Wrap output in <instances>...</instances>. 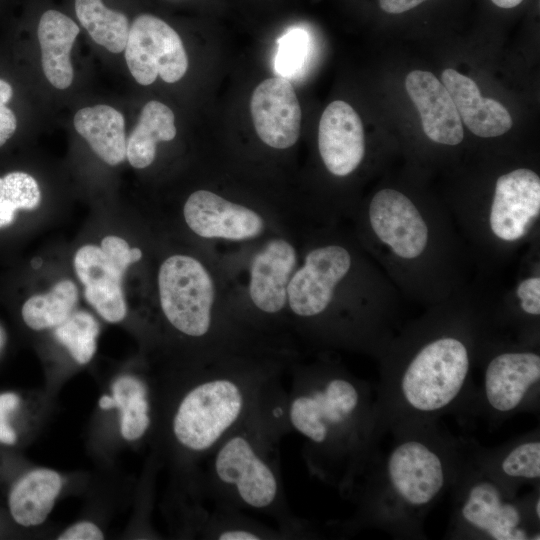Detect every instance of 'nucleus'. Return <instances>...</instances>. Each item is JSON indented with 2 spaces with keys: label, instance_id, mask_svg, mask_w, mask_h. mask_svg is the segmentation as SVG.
Masks as SVG:
<instances>
[{
  "label": "nucleus",
  "instance_id": "2",
  "mask_svg": "<svg viewBox=\"0 0 540 540\" xmlns=\"http://www.w3.org/2000/svg\"><path fill=\"white\" fill-rule=\"evenodd\" d=\"M388 433L392 444L386 453L378 445L348 495L357 508L347 529L372 526L419 538L428 512L456 483L471 445L442 430L438 421Z\"/></svg>",
  "mask_w": 540,
  "mask_h": 540
},
{
  "label": "nucleus",
  "instance_id": "4",
  "mask_svg": "<svg viewBox=\"0 0 540 540\" xmlns=\"http://www.w3.org/2000/svg\"><path fill=\"white\" fill-rule=\"evenodd\" d=\"M285 399L282 387L211 450L206 491L215 502L270 517L288 539H305L315 533L289 507L281 475L279 445L290 432Z\"/></svg>",
  "mask_w": 540,
  "mask_h": 540
},
{
  "label": "nucleus",
  "instance_id": "24",
  "mask_svg": "<svg viewBox=\"0 0 540 540\" xmlns=\"http://www.w3.org/2000/svg\"><path fill=\"white\" fill-rule=\"evenodd\" d=\"M77 300L76 285L71 280H61L47 293L26 300L21 315L25 324L33 330L55 328L73 313Z\"/></svg>",
  "mask_w": 540,
  "mask_h": 540
},
{
  "label": "nucleus",
  "instance_id": "6",
  "mask_svg": "<svg viewBox=\"0 0 540 540\" xmlns=\"http://www.w3.org/2000/svg\"><path fill=\"white\" fill-rule=\"evenodd\" d=\"M349 251L336 244L311 249L287 287V325L317 337L337 285L350 271Z\"/></svg>",
  "mask_w": 540,
  "mask_h": 540
},
{
  "label": "nucleus",
  "instance_id": "35",
  "mask_svg": "<svg viewBox=\"0 0 540 540\" xmlns=\"http://www.w3.org/2000/svg\"><path fill=\"white\" fill-rule=\"evenodd\" d=\"M496 6L500 8H513L519 5L523 0H491Z\"/></svg>",
  "mask_w": 540,
  "mask_h": 540
},
{
  "label": "nucleus",
  "instance_id": "36",
  "mask_svg": "<svg viewBox=\"0 0 540 540\" xmlns=\"http://www.w3.org/2000/svg\"><path fill=\"white\" fill-rule=\"evenodd\" d=\"M99 406L102 409H111L114 408V401L112 396L104 395L99 400Z\"/></svg>",
  "mask_w": 540,
  "mask_h": 540
},
{
  "label": "nucleus",
  "instance_id": "27",
  "mask_svg": "<svg viewBox=\"0 0 540 540\" xmlns=\"http://www.w3.org/2000/svg\"><path fill=\"white\" fill-rule=\"evenodd\" d=\"M40 200L38 183L30 174L16 171L0 178V228L14 221L17 210H33Z\"/></svg>",
  "mask_w": 540,
  "mask_h": 540
},
{
  "label": "nucleus",
  "instance_id": "9",
  "mask_svg": "<svg viewBox=\"0 0 540 540\" xmlns=\"http://www.w3.org/2000/svg\"><path fill=\"white\" fill-rule=\"evenodd\" d=\"M124 50L128 69L141 85L152 84L158 76L166 83H175L188 68L180 36L165 21L151 14L134 19Z\"/></svg>",
  "mask_w": 540,
  "mask_h": 540
},
{
  "label": "nucleus",
  "instance_id": "19",
  "mask_svg": "<svg viewBox=\"0 0 540 540\" xmlns=\"http://www.w3.org/2000/svg\"><path fill=\"white\" fill-rule=\"evenodd\" d=\"M79 31L76 23L59 11L48 10L40 18L42 68L47 80L57 89H66L73 81L70 52Z\"/></svg>",
  "mask_w": 540,
  "mask_h": 540
},
{
  "label": "nucleus",
  "instance_id": "30",
  "mask_svg": "<svg viewBox=\"0 0 540 540\" xmlns=\"http://www.w3.org/2000/svg\"><path fill=\"white\" fill-rule=\"evenodd\" d=\"M13 96L11 85L0 79V147L12 137L17 128L14 112L6 106Z\"/></svg>",
  "mask_w": 540,
  "mask_h": 540
},
{
  "label": "nucleus",
  "instance_id": "25",
  "mask_svg": "<svg viewBox=\"0 0 540 540\" xmlns=\"http://www.w3.org/2000/svg\"><path fill=\"white\" fill-rule=\"evenodd\" d=\"M75 11L97 44L112 53L125 49L130 27L123 13L107 8L102 0H75Z\"/></svg>",
  "mask_w": 540,
  "mask_h": 540
},
{
  "label": "nucleus",
  "instance_id": "17",
  "mask_svg": "<svg viewBox=\"0 0 540 540\" xmlns=\"http://www.w3.org/2000/svg\"><path fill=\"white\" fill-rule=\"evenodd\" d=\"M462 123L476 136L497 137L512 127V118L498 101L482 97L477 84L452 68L441 75Z\"/></svg>",
  "mask_w": 540,
  "mask_h": 540
},
{
  "label": "nucleus",
  "instance_id": "28",
  "mask_svg": "<svg viewBox=\"0 0 540 540\" xmlns=\"http://www.w3.org/2000/svg\"><path fill=\"white\" fill-rule=\"evenodd\" d=\"M274 67L280 77L294 79L299 76L310 54V36L301 27H291L278 40Z\"/></svg>",
  "mask_w": 540,
  "mask_h": 540
},
{
  "label": "nucleus",
  "instance_id": "21",
  "mask_svg": "<svg viewBox=\"0 0 540 540\" xmlns=\"http://www.w3.org/2000/svg\"><path fill=\"white\" fill-rule=\"evenodd\" d=\"M61 487L62 479L54 470L36 469L27 473L10 491L11 516L24 527L40 525L51 512Z\"/></svg>",
  "mask_w": 540,
  "mask_h": 540
},
{
  "label": "nucleus",
  "instance_id": "23",
  "mask_svg": "<svg viewBox=\"0 0 540 540\" xmlns=\"http://www.w3.org/2000/svg\"><path fill=\"white\" fill-rule=\"evenodd\" d=\"M149 389L135 376H122L112 385L114 408L120 410V431L128 440L142 438L151 424Z\"/></svg>",
  "mask_w": 540,
  "mask_h": 540
},
{
  "label": "nucleus",
  "instance_id": "15",
  "mask_svg": "<svg viewBox=\"0 0 540 540\" xmlns=\"http://www.w3.org/2000/svg\"><path fill=\"white\" fill-rule=\"evenodd\" d=\"M405 87L430 140L452 146L463 140L462 121L452 97L435 75L413 70L406 77Z\"/></svg>",
  "mask_w": 540,
  "mask_h": 540
},
{
  "label": "nucleus",
  "instance_id": "5",
  "mask_svg": "<svg viewBox=\"0 0 540 540\" xmlns=\"http://www.w3.org/2000/svg\"><path fill=\"white\" fill-rule=\"evenodd\" d=\"M451 491L454 538L539 539V492L529 499L518 498L477 462L473 446Z\"/></svg>",
  "mask_w": 540,
  "mask_h": 540
},
{
  "label": "nucleus",
  "instance_id": "32",
  "mask_svg": "<svg viewBox=\"0 0 540 540\" xmlns=\"http://www.w3.org/2000/svg\"><path fill=\"white\" fill-rule=\"evenodd\" d=\"M19 404V397L12 392L0 394V442L12 445L17 436L14 429L8 423V414Z\"/></svg>",
  "mask_w": 540,
  "mask_h": 540
},
{
  "label": "nucleus",
  "instance_id": "34",
  "mask_svg": "<svg viewBox=\"0 0 540 540\" xmlns=\"http://www.w3.org/2000/svg\"><path fill=\"white\" fill-rule=\"evenodd\" d=\"M426 0H379L381 9L390 14L408 11Z\"/></svg>",
  "mask_w": 540,
  "mask_h": 540
},
{
  "label": "nucleus",
  "instance_id": "33",
  "mask_svg": "<svg viewBox=\"0 0 540 540\" xmlns=\"http://www.w3.org/2000/svg\"><path fill=\"white\" fill-rule=\"evenodd\" d=\"M103 538L100 528L88 521L76 523L58 536L59 540H100Z\"/></svg>",
  "mask_w": 540,
  "mask_h": 540
},
{
  "label": "nucleus",
  "instance_id": "1",
  "mask_svg": "<svg viewBox=\"0 0 540 540\" xmlns=\"http://www.w3.org/2000/svg\"><path fill=\"white\" fill-rule=\"evenodd\" d=\"M289 368L288 428L303 439L308 471L348 496L381 439L376 392L334 364L293 362Z\"/></svg>",
  "mask_w": 540,
  "mask_h": 540
},
{
  "label": "nucleus",
  "instance_id": "20",
  "mask_svg": "<svg viewBox=\"0 0 540 540\" xmlns=\"http://www.w3.org/2000/svg\"><path fill=\"white\" fill-rule=\"evenodd\" d=\"M74 127L105 163L115 166L126 158L125 120L115 108H82L74 116Z\"/></svg>",
  "mask_w": 540,
  "mask_h": 540
},
{
  "label": "nucleus",
  "instance_id": "31",
  "mask_svg": "<svg viewBox=\"0 0 540 540\" xmlns=\"http://www.w3.org/2000/svg\"><path fill=\"white\" fill-rule=\"evenodd\" d=\"M517 297L521 309L532 316L540 314V278L531 277L523 280L517 287Z\"/></svg>",
  "mask_w": 540,
  "mask_h": 540
},
{
  "label": "nucleus",
  "instance_id": "18",
  "mask_svg": "<svg viewBox=\"0 0 540 540\" xmlns=\"http://www.w3.org/2000/svg\"><path fill=\"white\" fill-rule=\"evenodd\" d=\"M477 462L512 493L540 479V439L532 433L495 450L473 447Z\"/></svg>",
  "mask_w": 540,
  "mask_h": 540
},
{
  "label": "nucleus",
  "instance_id": "3",
  "mask_svg": "<svg viewBox=\"0 0 540 540\" xmlns=\"http://www.w3.org/2000/svg\"><path fill=\"white\" fill-rule=\"evenodd\" d=\"M194 379L178 400L171 434L194 459L211 450L283 387L294 362L284 350L258 349L201 357Z\"/></svg>",
  "mask_w": 540,
  "mask_h": 540
},
{
  "label": "nucleus",
  "instance_id": "10",
  "mask_svg": "<svg viewBox=\"0 0 540 540\" xmlns=\"http://www.w3.org/2000/svg\"><path fill=\"white\" fill-rule=\"evenodd\" d=\"M183 215L190 230L204 239L250 241L262 236L267 227L260 212L203 189L190 194Z\"/></svg>",
  "mask_w": 540,
  "mask_h": 540
},
{
  "label": "nucleus",
  "instance_id": "22",
  "mask_svg": "<svg viewBox=\"0 0 540 540\" xmlns=\"http://www.w3.org/2000/svg\"><path fill=\"white\" fill-rule=\"evenodd\" d=\"M176 133L172 110L151 100L142 108L139 121L126 140V158L132 167L146 168L155 159L157 144L173 140Z\"/></svg>",
  "mask_w": 540,
  "mask_h": 540
},
{
  "label": "nucleus",
  "instance_id": "26",
  "mask_svg": "<svg viewBox=\"0 0 540 540\" xmlns=\"http://www.w3.org/2000/svg\"><path fill=\"white\" fill-rule=\"evenodd\" d=\"M99 330L98 322L90 313L73 311L62 324L55 327V337L68 349L74 360L86 364L96 352Z\"/></svg>",
  "mask_w": 540,
  "mask_h": 540
},
{
  "label": "nucleus",
  "instance_id": "14",
  "mask_svg": "<svg viewBox=\"0 0 540 540\" xmlns=\"http://www.w3.org/2000/svg\"><path fill=\"white\" fill-rule=\"evenodd\" d=\"M318 149L327 170L335 176L351 174L365 154L362 121L351 105L331 102L323 111L318 127Z\"/></svg>",
  "mask_w": 540,
  "mask_h": 540
},
{
  "label": "nucleus",
  "instance_id": "7",
  "mask_svg": "<svg viewBox=\"0 0 540 540\" xmlns=\"http://www.w3.org/2000/svg\"><path fill=\"white\" fill-rule=\"evenodd\" d=\"M297 267V250L284 237L266 240L252 256L247 286L252 312L248 323L255 331L271 336L287 325V287Z\"/></svg>",
  "mask_w": 540,
  "mask_h": 540
},
{
  "label": "nucleus",
  "instance_id": "13",
  "mask_svg": "<svg viewBox=\"0 0 540 540\" xmlns=\"http://www.w3.org/2000/svg\"><path fill=\"white\" fill-rule=\"evenodd\" d=\"M540 212V178L520 168L496 181L489 222L492 232L504 241L522 238Z\"/></svg>",
  "mask_w": 540,
  "mask_h": 540
},
{
  "label": "nucleus",
  "instance_id": "16",
  "mask_svg": "<svg viewBox=\"0 0 540 540\" xmlns=\"http://www.w3.org/2000/svg\"><path fill=\"white\" fill-rule=\"evenodd\" d=\"M74 268L87 302L106 321L120 322L127 313L120 272L100 247L84 245L74 255Z\"/></svg>",
  "mask_w": 540,
  "mask_h": 540
},
{
  "label": "nucleus",
  "instance_id": "12",
  "mask_svg": "<svg viewBox=\"0 0 540 540\" xmlns=\"http://www.w3.org/2000/svg\"><path fill=\"white\" fill-rule=\"evenodd\" d=\"M250 111L259 138L269 147L287 149L300 135L302 113L291 82L268 78L252 93Z\"/></svg>",
  "mask_w": 540,
  "mask_h": 540
},
{
  "label": "nucleus",
  "instance_id": "29",
  "mask_svg": "<svg viewBox=\"0 0 540 540\" xmlns=\"http://www.w3.org/2000/svg\"><path fill=\"white\" fill-rule=\"evenodd\" d=\"M101 250L107 259L123 274L132 263L142 258V251L137 248H130L128 243L117 236H107L101 241Z\"/></svg>",
  "mask_w": 540,
  "mask_h": 540
},
{
  "label": "nucleus",
  "instance_id": "11",
  "mask_svg": "<svg viewBox=\"0 0 540 540\" xmlns=\"http://www.w3.org/2000/svg\"><path fill=\"white\" fill-rule=\"evenodd\" d=\"M370 225L377 237L403 259H414L425 249L428 228L413 202L394 189L378 191L369 205Z\"/></svg>",
  "mask_w": 540,
  "mask_h": 540
},
{
  "label": "nucleus",
  "instance_id": "8",
  "mask_svg": "<svg viewBox=\"0 0 540 540\" xmlns=\"http://www.w3.org/2000/svg\"><path fill=\"white\" fill-rule=\"evenodd\" d=\"M539 388V354L505 351L486 364L476 406L493 420H503L534 407Z\"/></svg>",
  "mask_w": 540,
  "mask_h": 540
}]
</instances>
